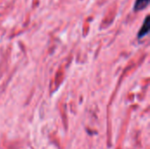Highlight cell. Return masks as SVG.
<instances>
[{
  "label": "cell",
  "instance_id": "obj_1",
  "mask_svg": "<svg viewBox=\"0 0 150 149\" xmlns=\"http://www.w3.org/2000/svg\"><path fill=\"white\" fill-rule=\"evenodd\" d=\"M149 17L148 16V17L146 18V19H145V21H144L142 26L141 27V30H140V32H139V33H138V38H139V39H142V38H143L144 36H146V35L149 32Z\"/></svg>",
  "mask_w": 150,
  "mask_h": 149
},
{
  "label": "cell",
  "instance_id": "obj_2",
  "mask_svg": "<svg viewBox=\"0 0 150 149\" xmlns=\"http://www.w3.org/2000/svg\"><path fill=\"white\" fill-rule=\"evenodd\" d=\"M149 4V0H136L134 5V10L135 11H140L144 10Z\"/></svg>",
  "mask_w": 150,
  "mask_h": 149
}]
</instances>
